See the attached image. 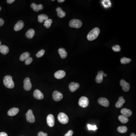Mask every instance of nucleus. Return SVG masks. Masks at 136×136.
Masks as SVG:
<instances>
[{
  "label": "nucleus",
  "mask_w": 136,
  "mask_h": 136,
  "mask_svg": "<svg viewBox=\"0 0 136 136\" xmlns=\"http://www.w3.org/2000/svg\"><path fill=\"white\" fill-rule=\"evenodd\" d=\"M100 30L98 28H95L91 30L87 35V38L89 41H92L97 38L100 33Z\"/></svg>",
  "instance_id": "1"
},
{
  "label": "nucleus",
  "mask_w": 136,
  "mask_h": 136,
  "mask_svg": "<svg viewBox=\"0 0 136 136\" xmlns=\"http://www.w3.org/2000/svg\"><path fill=\"white\" fill-rule=\"evenodd\" d=\"M4 83L7 88L13 89L15 86V84L11 76L7 75L4 78Z\"/></svg>",
  "instance_id": "2"
},
{
  "label": "nucleus",
  "mask_w": 136,
  "mask_h": 136,
  "mask_svg": "<svg viewBox=\"0 0 136 136\" xmlns=\"http://www.w3.org/2000/svg\"><path fill=\"white\" fill-rule=\"evenodd\" d=\"M59 121L63 124H66L69 121V118L67 115L64 113H60L59 114L58 116Z\"/></svg>",
  "instance_id": "3"
},
{
  "label": "nucleus",
  "mask_w": 136,
  "mask_h": 136,
  "mask_svg": "<svg viewBox=\"0 0 136 136\" xmlns=\"http://www.w3.org/2000/svg\"><path fill=\"white\" fill-rule=\"evenodd\" d=\"M82 22L78 19H73L70 21L69 23V25L71 27L78 29L82 26Z\"/></svg>",
  "instance_id": "4"
},
{
  "label": "nucleus",
  "mask_w": 136,
  "mask_h": 136,
  "mask_svg": "<svg viewBox=\"0 0 136 136\" xmlns=\"http://www.w3.org/2000/svg\"><path fill=\"white\" fill-rule=\"evenodd\" d=\"M79 105L83 108H85L88 106L89 100L87 98L82 97L79 99L78 102Z\"/></svg>",
  "instance_id": "5"
},
{
  "label": "nucleus",
  "mask_w": 136,
  "mask_h": 136,
  "mask_svg": "<svg viewBox=\"0 0 136 136\" xmlns=\"http://www.w3.org/2000/svg\"><path fill=\"white\" fill-rule=\"evenodd\" d=\"M26 119L27 121L31 123H33L35 121V117L33 114V111L31 110L30 109L25 114Z\"/></svg>",
  "instance_id": "6"
},
{
  "label": "nucleus",
  "mask_w": 136,
  "mask_h": 136,
  "mask_svg": "<svg viewBox=\"0 0 136 136\" xmlns=\"http://www.w3.org/2000/svg\"><path fill=\"white\" fill-rule=\"evenodd\" d=\"M23 83V88L24 89L27 91H29L32 88V84L29 78L28 77L24 79Z\"/></svg>",
  "instance_id": "7"
},
{
  "label": "nucleus",
  "mask_w": 136,
  "mask_h": 136,
  "mask_svg": "<svg viewBox=\"0 0 136 136\" xmlns=\"http://www.w3.org/2000/svg\"><path fill=\"white\" fill-rule=\"evenodd\" d=\"M48 125L50 127H53L55 124V119L53 115L50 114L48 116L47 118Z\"/></svg>",
  "instance_id": "8"
},
{
  "label": "nucleus",
  "mask_w": 136,
  "mask_h": 136,
  "mask_svg": "<svg viewBox=\"0 0 136 136\" xmlns=\"http://www.w3.org/2000/svg\"><path fill=\"white\" fill-rule=\"evenodd\" d=\"M63 95L58 91H54L53 94V97L54 100L56 101H59L63 98Z\"/></svg>",
  "instance_id": "9"
},
{
  "label": "nucleus",
  "mask_w": 136,
  "mask_h": 136,
  "mask_svg": "<svg viewBox=\"0 0 136 136\" xmlns=\"http://www.w3.org/2000/svg\"><path fill=\"white\" fill-rule=\"evenodd\" d=\"M120 84L122 87V89L124 91H128L130 88V85L128 83H127L125 80L122 79L120 82Z\"/></svg>",
  "instance_id": "10"
},
{
  "label": "nucleus",
  "mask_w": 136,
  "mask_h": 136,
  "mask_svg": "<svg viewBox=\"0 0 136 136\" xmlns=\"http://www.w3.org/2000/svg\"><path fill=\"white\" fill-rule=\"evenodd\" d=\"M98 103L102 106L107 107L109 106V102L106 98H100L98 99Z\"/></svg>",
  "instance_id": "11"
},
{
  "label": "nucleus",
  "mask_w": 136,
  "mask_h": 136,
  "mask_svg": "<svg viewBox=\"0 0 136 136\" xmlns=\"http://www.w3.org/2000/svg\"><path fill=\"white\" fill-rule=\"evenodd\" d=\"M79 86H80V85L78 83L72 82L69 85V89L71 92H75L76 90L79 89Z\"/></svg>",
  "instance_id": "12"
},
{
  "label": "nucleus",
  "mask_w": 136,
  "mask_h": 136,
  "mask_svg": "<svg viewBox=\"0 0 136 136\" xmlns=\"http://www.w3.org/2000/svg\"><path fill=\"white\" fill-rule=\"evenodd\" d=\"M34 97L38 99H42L44 98L43 93L39 90H35L33 93Z\"/></svg>",
  "instance_id": "13"
},
{
  "label": "nucleus",
  "mask_w": 136,
  "mask_h": 136,
  "mask_svg": "<svg viewBox=\"0 0 136 136\" xmlns=\"http://www.w3.org/2000/svg\"><path fill=\"white\" fill-rule=\"evenodd\" d=\"M24 26V23L23 21H19L15 25L14 30L16 31H19L23 29Z\"/></svg>",
  "instance_id": "14"
},
{
  "label": "nucleus",
  "mask_w": 136,
  "mask_h": 136,
  "mask_svg": "<svg viewBox=\"0 0 136 136\" xmlns=\"http://www.w3.org/2000/svg\"><path fill=\"white\" fill-rule=\"evenodd\" d=\"M98 73V74L96 78V81L98 83H101L103 80V75L104 73L102 71H100Z\"/></svg>",
  "instance_id": "15"
},
{
  "label": "nucleus",
  "mask_w": 136,
  "mask_h": 136,
  "mask_svg": "<svg viewBox=\"0 0 136 136\" xmlns=\"http://www.w3.org/2000/svg\"><path fill=\"white\" fill-rule=\"evenodd\" d=\"M66 72L63 70H59L54 73V77L58 79L63 78L66 76Z\"/></svg>",
  "instance_id": "16"
},
{
  "label": "nucleus",
  "mask_w": 136,
  "mask_h": 136,
  "mask_svg": "<svg viewBox=\"0 0 136 136\" xmlns=\"http://www.w3.org/2000/svg\"><path fill=\"white\" fill-rule=\"evenodd\" d=\"M121 112L122 114V115L127 117L131 116L132 113L131 110L125 108L122 109L121 111Z\"/></svg>",
  "instance_id": "17"
},
{
  "label": "nucleus",
  "mask_w": 136,
  "mask_h": 136,
  "mask_svg": "<svg viewBox=\"0 0 136 136\" xmlns=\"http://www.w3.org/2000/svg\"><path fill=\"white\" fill-rule=\"evenodd\" d=\"M19 112V109L17 108H13L8 111V114L10 116L16 115Z\"/></svg>",
  "instance_id": "18"
},
{
  "label": "nucleus",
  "mask_w": 136,
  "mask_h": 136,
  "mask_svg": "<svg viewBox=\"0 0 136 136\" xmlns=\"http://www.w3.org/2000/svg\"><path fill=\"white\" fill-rule=\"evenodd\" d=\"M125 103V100L122 97H121L118 99V100L115 106L117 108H120L123 106V104Z\"/></svg>",
  "instance_id": "19"
},
{
  "label": "nucleus",
  "mask_w": 136,
  "mask_h": 136,
  "mask_svg": "<svg viewBox=\"0 0 136 136\" xmlns=\"http://www.w3.org/2000/svg\"><path fill=\"white\" fill-rule=\"evenodd\" d=\"M58 52L60 57L62 59L66 58L67 56V53L66 51V50L63 48H61L59 49Z\"/></svg>",
  "instance_id": "20"
},
{
  "label": "nucleus",
  "mask_w": 136,
  "mask_h": 136,
  "mask_svg": "<svg viewBox=\"0 0 136 136\" xmlns=\"http://www.w3.org/2000/svg\"><path fill=\"white\" fill-rule=\"evenodd\" d=\"M9 51V49L7 46L5 45H1L0 46V52L4 54L8 53Z\"/></svg>",
  "instance_id": "21"
},
{
  "label": "nucleus",
  "mask_w": 136,
  "mask_h": 136,
  "mask_svg": "<svg viewBox=\"0 0 136 136\" xmlns=\"http://www.w3.org/2000/svg\"><path fill=\"white\" fill-rule=\"evenodd\" d=\"M35 31L33 29L29 30L25 34L27 38L29 39H32L35 35Z\"/></svg>",
  "instance_id": "22"
},
{
  "label": "nucleus",
  "mask_w": 136,
  "mask_h": 136,
  "mask_svg": "<svg viewBox=\"0 0 136 136\" xmlns=\"http://www.w3.org/2000/svg\"><path fill=\"white\" fill-rule=\"evenodd\" d=\"M56 11H57V15L60 18H63L66 15V13L64 11L62 10L60 7H58L56 8Z\"/></svg>",
  "instance_id": "23"
},
{
  "label": "nucleus",
  "mask_w": 136,
  "mask_h": 136,
  "mask_svg": "<svg viewBox=\"0 0 136 136\" xmlns=\"http://www.w3.org/2000/svg\"><path fill=\"white\" fill-rule=\"evenodd\" d=\"M30 53L28 52L23 53L20 56V60L21 61H23L26 60L27 59L30 57Z\"/></svg>",
  "instance_id": "24"
},
{
  "label": "nucleus",
  "mask_w": 136,
  "mask_h": 136,
  "mask_svg": "<svg viewBox=\"0 0 136 136\" xmlns=\"http://www.w3.org/2000/svg\"><path fill=\"white\" fill-rule=\"evenodd\" d=\"M48 17L47 15L45 14H41L39 15L38 16V21L39 23H42L44 20L48 19Z\"/></svg>",
  "instance_id": "25"
},
{
  "label": "nucleus",
  "mask_w": 136,
  "mask_h": 136,
  "mask_svg": "<svg viewBox=\"0 0 136 136\" xmlns=\"http://www.w3.org/2000/svg\"><path fill=\"white\" fill-rule=\"evenodd\" d=\"M118 119L123 124L127 123L128 121V117L120 115L118 117Z\"/></svg>",
  "instance_id": "26"
},
{
  "label": "nucleus",
  "mask_w": 136,
  "mask_h": 136,
  "mask_svg": "<svg viewBox=\"0 0 136 136\" xmlns=\"http://www.w3.org/2000/svg\"><path fill=\"white\" fill-rule=\"evenodd\" d=\"M128 130V128L125 126H120L117 128L118 131L121 133H125L127 132Z\"/></svg>",
  "instance_id": "27"
},
{
  "label": "nucleus",
  "mask_w": 136,
  "mask_h": 136,
  "mask_svg": "<svg viewBox=\"0 0 136 136\" xmlns=\"http://www.w3.org/2000/svg\"><path fill=\"white\" fill-rule=\"evenodd\" d=\"M131 60L130 58H128L126 57H123L121 59V62L122 64H127L130 63L131 61Z\"/></svg>",
  "instance_id": "28"
},
{
  "label": "nucleus",
  "mask_w": 136,
  "mask_h": 136,
  "mask_svg": "<svg viewBox=\"0 0 136 136\" xmlns=\"http://www.w3.org/2000/svg\"><path fill=\"white\" fill-rule=\"evenodd\" d=\"M52 22V20L51 19H48L46 20L44 22V26H45L47 29H48L51 26Z\"/></svg>",
  "instance_id": "29"
},
{
  "label": "nucleus",
  "mask_w": 136,
  "mask_h": 136,
  "mask_svg": "<svg viewBox=\"0 0 136 136\" xmlns=\"http://www.w3.org/2000/svg\"><path fill=\"white\" fill-rule=\"evenodd\" d=\"M31 8L33 9V10L35 11L38 12V11L39 10L38 5L36 4H35L34 3H33L31 4Z\"/></svg>",
  "instance_id": "30"
},
{
  "label": "nucleus",
  "mask_w": 136,
  "mask_h": 136,
  "mask_svg": "<svg viewBox=\"0 0 136 136\" xmlns=\"http://www.w3.org/2000/svg\"><path fill=\"white\" fill-rule=\"evenodd\" d=\"M45 51L44 50H42L39 51L36 54V56L37 58H41L43 56L45 53Z\"/></svg>",
  "instance_id": "31"
},
{
  "label": "nucleus",
  "mask_w": 136,
  "mask_h": 136,
  "mask_svg": "<svg viewBox=\"0 0 136 136\" xmlns=\"http://www.w3.org/2000/svg\"><path fill=\"white\" fill-rule=\"evenodd\" d=\"M87 127H88L89 130H95L98 129V128H97V126L96 125L92 126V125H90V124H88Z\"/></svg>",
  "instance_id": "32"
},
{
  "label": "nucleus",
  "mask_w": 136,
  "mask_h": 136,
  "mask_svg": "<svg viewBox=\"0 0 136 136\" xmlns=\"http://www.w3.org/2000/svg\"><path fill=\"white\" fill-rule=\"evenodd\" d=\"M112 49L115 52H120L121 50V48L119 45H115L112 47Z\"/></svg>",
  "instance_id": "33"
},
{
  "label": "nucleus",
  "mask_w": 136,
  "mask_h": 136,
  "mask_svg": "<svg viewBox=\"0 0 136 136\" xmlns=\"http://www.w3.org/2000/svg\"><path fill=\"white\" fill-rule=\"evenodd\" d=\"M33 61V58L31 57H29L25 60V64L27 65L30 64Z\"/></svg>",
  "instance_id": "34"
},
{
  "label": "nucleus",
  "mask_w": 136,
  "mask_h": 136,
  "mask_svg": "<svg viewBox=\"0 0 136 136\" xmlns=\"http://www.w3.org/2000/svg\"><path fill=\"white\" fill-rule=\"evenodd\" d=\"M73 132L72 130H70L68 131L66 134L64 136H72Z\"/></svg>",
  "instance_id": "35"
},
{
  "label": "nucleus",
  "mask_w": 136,
  "mask_h": 136,
  "mask_svg": "<svg viewBox=\"0 0 136 136\" xmlns=\"http://www.w3.org/2000/svg\"><path fill=\"white\" fill-rule=\"evenodd\" d=\"M38 136H48V134L46 133H44L42 132H40L38 134Z\"/></svg>",
  "instance_id": "36"
},
{
  "label": "nucleus",
  "mask_w": 136,
  "mask_h": 136,
  "mask_svg": "<svg viewBox=\"0 0 136 136\" xmlns=\"http://www.w3.org/2000/svg\"><path fill=\"white\" fill-rule=\"evenodd\" d=\"M4 23V21L2 18H0V27L2 26Z\"/></svg>",
  "instance_id": "37"
},
{
  "label": "nucleus",
  "mask_w": 136,
  "mask_h": 136,
  "mask_svg": "<svg viewBox=\"0 0 136 136\" xmlns=\"http://www.w3.org/2000/svg\"><path fill=\"white\" fill-rule=\"evenodd\" d=\"M0 136H8L7 134L4 132H0Z\"/></svg>",
  "instance_id": "38"
},
{
  "label": "nucleus",
  "mask_w": 136,
  "mask_h": 136,
  "mask_svg": "<svg viewBox=\"0 0 136 136\" xmlns=\"http://www.w3.org/2000/svg\"><path fill=\"white\" fill-rule=\"evenodd\" d=\"M7 2L8 4H12L13 2H15V0H7Z\"/></svg>",
  "instance_id": "39"
},
{
  "label": "nucleus",
  "mask_w": 136,
  "mask_h": 136,
  "mask_svg": "<svg viewBox=\"0 0 136 136\" xmlns=\"http://www.w3.org/2000/svg\"><path fill=\"white\" fill-rule=\"evenodd\" d=\"M65 0H58V2L59 3L63 2H64Z\"/></svg>",
  "instance_id": "40"
},
{
  "label": "nucleus",
  "mask_w": 136,
  "mask_h": 136,
  "mask_svg": "<svg viewBox=\"0 0 136 136\" xmlns=\"http://www.w3.org/2000/svg\"><path fill=\"white\" fill-rule=\"evenodd\" d=\"M130 136H136V135L135 134H134L133 133H132V134H131V135H130Z\"/></svg>",
  "instance_id": "41"
},
{
  "label": "nucleus",
  "mask_w": 136,
  "mask_h": 136,
  "mask_svg": "<svg viewBox=\"0 0 136 136\" xmlns=\"http://www.w3.org/2000/svg\"><path fill=\"white\" fill-rule=\"evenodd\" d=\"M103 76L104 77H107V75L106 74H104L103 75Z\"/></svg>",
  "instance_id": "42"
},
{
  "label": "nucleus",
  "mask_w": 136,
  "mask_h": 136,
  "mask_svg": "<svg viewBox=\"0 0 136 136\" xmlns=\"http://www.w3.org/2000/svg\"><path fill=\"white\" fill-rule=\"evenodd\" d=\"M1 9H2V8H1V7H0V11L1 10Z\"/></svg>",
  "instance_id": "43"
},
{
  "label": "nucleus",
  "mask_w": 136,
  "mask_h": 136,
  "mask_svg": "<svg viewBox=\"0 0 136 136\" xmlns=\"http://www.w3.org/2000/svg\"><path fill=\"white\" fill-rule=\"evenodd\" d=\"M1 42L0 41V45H1Z\"/></svg>",
  "instance_id": "44"
}]
</instances>
